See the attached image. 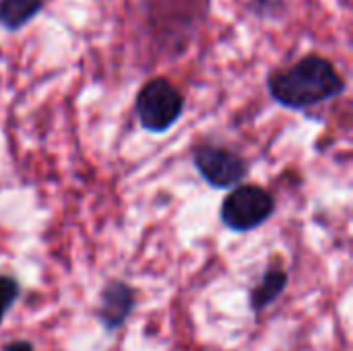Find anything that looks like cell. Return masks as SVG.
<instances>
[{"mask_svg": "<svg viewBox=\"0 0 353 351\" xmlns=\"http://www.w3.org/2000/svg\"><path fill=\"white\" fill-rule=\"evenodd\" d=\"M267 87L279 106L290 110H306L339 97L345 91V81L329 58L308 54L296 64L273 72Z\"/></svg>", "mask_w": 353, "mask_h": 351, "instance_id": "cell-1", "label": "cell"}, {"mask_svg": "<svg viewBox=\"0 0 353 351\" xmlns=\"http://www.w3.org/2000/svg\"><path fill=\"white\" fill-rule=\"evenodd\" d=\"M137 118L141 126L149 132L170 130L184 112V97L168 79L157 77L145 83L134 101Z\"/></svg>", "mask_w": 353, "mask_h": 351, "instance_id": "cell-2", "label": "cell"}, {"mask_svg": "<svg viewBox=\"0 0 353 351\" xmlns=\"http://www.w3.org/2000/svg\"><path fill=\"white\" fill-rule=\"evenodd\" d=\"M275 211L273 197L261 186H238L221 205L219 217L232 232H250Z\"/></svg>", "mask_w": 353, "mask_h": 351, "instance_id": "cell-3", "label": "cell"}, {"mask_svg": "<svg viewBox=\"0 0 353 351\" xmlns=\"http://www.w3.org/2000/svg\"><path fill=\"white\" fill-rule=\"evenodd\" d=\"M194 166L213 188L238 186L248 174V166L238 153L209 145L194 153Z\"/></svg>", "mask_w": 353, "mask_h": 351, "instance_id": "cell-4", "label": "cell"}, {"mask_svg": "<svg viewBox=\"0 0 353 351\" xmlns=\"http://www.w3.org/2000/svg\"><path fill=\"white\" fill-rule=\"evenodd\" d=\"M132 308H134V292L126 283L114 281L101 294L99 321L108 331H114L126 323Z\"/></svg>", "mask_w": 353, "mask_h": 351, "instance_id": "cell-5", "label": "cell"}, {"mask_svg": "<svg viewBox=\"0 0 353 351\" xmlns=\"http://www.w3.org/2000/svg\"><path fill=\"white\" fill-rule=\"evenodd\" d=\"M46 6V0H0V27L19 31L31 23Z\"/></svg>", "mask_w": 353, "mask_h": 351, "instance_id": "cell-6", "label": "cell"}, {"mask_svg": "<svg viewBox=\"0 0 353 351\" xmlns=\"http://www.w3.org/2000/svg\"><path fill=\"white\" fill-rule=\"evenodd\" d=\"M285 288H288V273L285 271H281V269L267 271L261 285L256 290H252V294H250V308L252 310L267 308L269 304H273L283 294Z\"/></svg>", "mask_w": 353, "mask_h": 351, "instance_id": "cell-7", "label": "cell"}, {"mask_svg": "<svg viewBox=\"0 0 353 351\" xmlns=\"http://www.w3.org/2000/svg\"><path fill=\"white\" fill-rule=\"evenodd\" d=\"M19 298V283L12 277H0V323L4 319V312L14 304Z\"/></svg>", "mask_w": 353, "mask_h": 351, "instance_id": "cell-8", "label": "cell"}, {"mask_svg": "<svg viewBox=\"0 0 353 351\" xmlns=\"http://www.w3.org/2000/svg\"><path fill=\"white\" fill-rule=\"evenodd\" d=\"M4 351H33V348H31L27 341H14V343L6 345Z\"/></svg>", "mask_w": 353, "mask_h": 351, "instance_id": "cell-9", "label": "cell"}]
</instances>
